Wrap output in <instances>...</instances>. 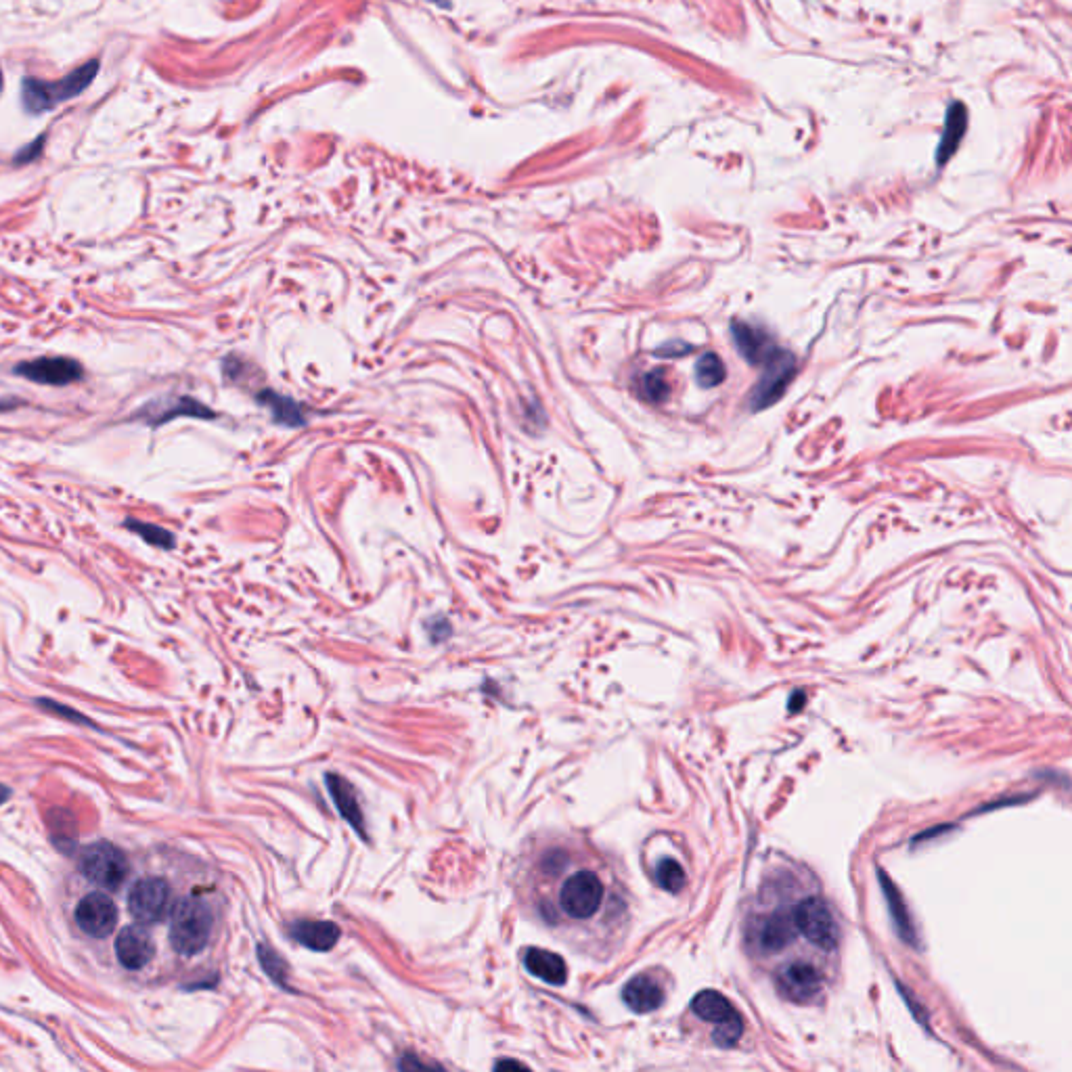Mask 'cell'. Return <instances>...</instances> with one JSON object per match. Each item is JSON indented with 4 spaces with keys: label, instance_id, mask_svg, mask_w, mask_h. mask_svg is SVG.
Segmentation results:
<instances>
[{
    "label": "cell",
    "instance_id": "9",
    "mask_svg": "<svg viewBox=\"0 0 1072 1072\" xmlns=\"http://www.w3.org/2000/svg\"><path fill=\"white\" fill-rule=\"evenodd\" d=\"M76 922L80 930L93 938H103L114 932L118 922V909L109 897L101 892L86 895L76 907Z\"/></svg>",
    "mask_w": 1072,
    "mask_h": 1072
},
{
    "label": "cell",
    "instance_id": "22",
    "mask_svg": "<svg viewBox=\"0 0 1072 1072\" xmlns=\"http://www.w3.org/2000/svg\"><path fill=\"white\" fill-rule=\"evenodd\" d=\"M124 526L128 530H132L134 534H139L141 539L153 547H160V549H172L174 547V534L162 526H155V524H147V522H139V520H126Z\"/></svg>",
    "mask_w": 1072,
    "mask_h": 1072
},
{
    "label": "cell",
    "instance_id": "18",
    "mask_svg": "<svg viewBox=\"0 0 1072 1072\" xmlns=\"http://www.w3.org/2000/svg\"><path fill=\"white\" fill-rule=\"evenodd\" d=\"M691 1010H694L698 1018H702L704 1022H712V1024H723L727 1020L740 1016L735 1012L731 1001L717 991L698 993L694 1001H691Z\"/></svg>",
    "mask_w": 1072,
    "mask_h": 1072
},
{
    "label": "cell",
    "instance_id": "16",
    "mask_svg": "<svg viewBox=\"0 0 1072 1072\" xmlns=\"http://www.w3.org/2000/svg\"><path fill=\"white\" fill-rule=\"evenodd\" d=\"M524 966L532 976L541 978L555 987L566 985V980H568V966L564 962V957L547 949H539V947L526 949Z\"/></svg>",
    "mask_w": 1072,
    "mask_h": 1072
},
{
    "label": "cell",
    "instance_id": "8",
    "mask_svg": "<svg viewBox=\"0 0 1072 1072\" xmlns=\"http://www.w3.org/2000/svg\"><path fill=\"white\" fill-rule=\"evenodd\" d=\"M15 373L34 384L67 386L80 382L84 369L78 361L67 359V356H40V359L17 365Z\"/></svg>",
    "mask_w": 1072,
    "mask_h": 1072
},
{
    "label": "cell",
    "instance_id": "1",
    "mask_svg": "<svg viewBox=\"0 0 1072 1072\" xmlns=\"http://www.w3.org/2000/svg\"><path fill=\"white\" fill-rule=\"evenodd\" d=\"M541 876L557 880V888H547L545 899L539 905L547 924L557 922H589L599 913L606 886L593 869L566 871V857L562 851H549L539 863Z\"/></svg>",
    "mask_w": 1072,
    "mask_h": 1072
},
{
    "label": "cell",
    "instance_id": "7",
    "mask_svg": "<svg viewBox=\"0 0 1072 1072\" xmlns=\"http://www.w3.org/2000/svg\"><path fill=\"white\" fill-rule=\"evenodd\" d=\"M170 886L162 878H143L132 886L128 909L134 920L143 926L160 924L168 915Z\"/></svg>",
    "mask_w": 1072,
    "mask_h": 1072
},
{
    "label": "cell",
    "instance_id": "13",
    "mask_svg": "<svg viewBox=\"0 0 1072 1072\" xmlns=\"http://www.w3.org/2000/svg\"><path fill=\"white\" fill-rule=\"evenodd\" d=\"M155 953L151 936L141 926H126L116 938V955L128 970L145 968Z\"/></svg>",
    "mask_w": 1072,
    "mask_h": 1072
},
{
    "label": "cell",
    "instance_id": "23",
    "mask_svg": "<svg viewBox=\"0 0 1072 1072\" xmlns=\"http://www.w3.org/2000/svg\"><path fill=\"white\" fill-rule=\"evenodd\" d=\"M725 365L714 352H706L696 363V377L702 388H714L725 379Z\"/></svg>",
    "mask_w": 1072,
    "mask_h": 1072
},
{
    "label": "cell",
    "instance_id": "19",
    "mask_svg": "<svg viewBox=\"0 0 1072 1072\" xmlns=\"http://www.w3.org/2000/svg\"><path fill=\"white\" fill-rule=\"evenodd\" d=\"M327 784H329L331 796H333L335 804H338V809L344 815V819H348L354 825L356 832L367 836L365 834V821H363V815H361V809H359V800H356V794H354L352 786L348 784L346 779H342L338 775H329Z\"/></svg>",
    "mask_w": 1072,
    "mask_h": 1072
},
{
    "label": "cell",
    "instance_id": "2",
    "mask_svg": "<svg viewBox=\"0 0 1072 1072\" xmlns=\"http://www.w3.org/2000/svg\"><path fill=\"white\" fill-rule=\"evenodd\" d=\"M216 915L212 905L201 897L178 901L170 915V943L178 955L193 957L210 945Z\"/></svg>",
    "mask_w": 1072,
    "mask_h": 1072
},
{
    "label": "cell",
    "instance_id": "6",
    "mask_svg": "<svg viewBox=\"0 0 1072 1072\" xmlns=\"http://www.w3.org/2000/svg\"><path fill=\"white\" fill-rule=\"evenodd\" d=\"M792 920L796 930L819 949L832 951L838 945V926L830 907L817 897L804 899L792 911Z\"/></svg>",
    "mask_w": 1072,
    "mask_h": 1072
},
{
    "label": "cell",
    "instance_id": "11",
    "mask_svg": "<svg viewBox=\"0 0 1072 1072\" xmlns=\"http://www.w3.org/2000/svg\"><path fill=\"white\" fill-rule=\"evenodd\" d=\"M731 338H733L735 350L740 352L750 365H763L779 348L775 346L771 335L765 329L748 325L744 321L731 323Z\"/></svg>",
    "mask_w": 1072,
    "mask_h": 1072
},
{
    "label": "cell",
    "instance_id": "15",
    "mask_svg": "<svg viewBox=\"0 0 1072 1072\" xmlns=\"http://www.w3.org/2000/svg\"><path fill=\"white\" fill-rule=\"evenodd\" d=\"M622 1001L627 1003L629 1010H633L635 1014H650L664 1003V991L652 976L641 974L624 985Z\"/></svg>",
    "mask_w": 1072,
    "mask_h": 1072
},
{
    "label": "cell",
    "instance_id": "25",
    "mask_svg": "<svg viewBox=\"0 0 1072 1072\" xmlns=\"http://www.w3.org/2000/svg\"><path fill=\"white\" fill-rule=\"evenodd\" d=\"M668 394H670V386L660 369L645 373L639 379V396L645 398L647 402H656L658 405V402H664L668 398Z\"/></svg>",
    "mask_w": 1072,
    "mask_h": 1072
},
{
    "label": "cell",
    "instance_id": "14",
    "mask_svg": "<svg viewBox=\"0 0 1072 1072\" xmlns=\"http://www.w3.org/2000/svg\"><path fill=\"white\" fill-rule=\"evenodd\" d=\"M289 934L296 943L312 951H329L338 945L342 936L338 926L325 920H298L289 928Z\"/></svg>",
    "mask_w": 1072,
    "mask_h": 1072
},
{
    "label": "cell",
    "instance_id": "21",
    "mask_svg": "<svg viewBox=\"0 0 1072 1072\" xmlns=\"http://www.w3.org/2000/svg\"><path fill=\"white\" fill-rule=\"evenodd\" d=\"M880 880H882L884 895H886L888 905H890V911H892V920H895V926H897L899 934L903 936V941L913 943V938H915V934H913V926H911L909 915H907V911H905V907H903V903H901L899 892L895 890V886H892L884 876H880Z\"/></svg>",
    "mask_w": 1072,
    "mask_h": 1072
},
{
    "label": "cell",
    "instance_id": "5",
    "mask_svg": "<svg viewBox=\"0 0 1072 1072\" xmlns=\"http://www.w3.org/2000/svg\"><path fill=\"white\" fill-rule=\"evenodd\" d=\"M761 367V379H758L756 386L750 390L752 411H763L784 396L796 373V356L784 348H777Z\"/></svg>",
    "mask_w": 1072,
    "mask_h": 1072
},
{
    "label": "cell",
    "instance_id": "26",
    "mask_svg": "<svg viewBox=\"0 0 1072 1072\" xmlns=\"http://www.w3.org/2000/svg\"><path fill=\"white\" fill-rule=\"evenodd\" d=\"M742 1031H744V1024H742V1018L737 1016L733 1020L717 1024V1029H714L712 1033V1039L721 1047H733L737 1041H740Z\"/></svg>",
    "mask_w": 1072,
    "mask_h": 1072
},
{
    "label": "cell",
    "instance_id": "20",
    "mask_svg": "<svg viewBox=\"0 0 1072 1072\" xmlns=\"http://www.w3.org/2000/svg\"><path fill=\"white\" fill-rule=\"evenodd\" d=\"M258 402L264 407H268L273 411V417L277 423H281V426H287V428H300L306 423V417H304V411L302 407L298 405V402L294 398H287L283 394H277L273 390H264V392H258Z\"/></svg>",
    "mask_w": 1072,
    "mask_h": 1072
},
{
    "label": "cell",
    "instance_id": "10",
    "mask_svg": "<svg viewBox=\"0 0 1072 1072\" xmlns=\"http://www.w3.org/2000/svg\"><path fill=\"white\" fill-rule=\"evenodd\" d=\"M775 982L779 993L794 1003H807L821 991V974L815 966L802 962L781 968Z\"/></svg>",
    "mask_w": 1072,
    "mask_h": 1072
},
{
    "label": "cell",
    "instance_id": "24",
    "mask_svg": "<svg viewBox=\"0 0 1072 1072\" xmlns=\"http://www.w3.org/2000/svg\"><path fill=\"white\" fill-rule=\"evenodd\" d=\"M656 882L662 890L673 892V895L681 892V888L685 886V871L681 863H677L675 859H662L656 867Z\"/></svg>",
    "mask_w": 1072,
    "mask_h": 1072
},
{
    "label": "cell",
    "instance_id": "12",
    "mask_svg": "<svg viewBox=\"0 0 1072 1072\" xmlns=\"http://www.w3.org/2000/svg\"><path fill=\"white\" fill-rule=\"evenodd\" d=\"M199 417V419H210L214 417L216 413L201 405L199 400L191 398V396H181V398H174V400H162V402H153V405H149L147 409H143L137 417L139 419H145L149 426L153 428H160L164 426L166 421H172L174 417Z\"/></svg>",
    "mask_w": 1072,
    "mask_h": 1072
},
{
    "label": "cell",
    "instance_id": "4",
    "mask_svg": "<svg viewBox=\"0 0 1072 1072\" xmlns=\"http://www.w3.org/2000/svg\"><path fill=\"white\" fill-rule=\"evenodd\" d=\"M78 867L88 882L107 890H118L130 871L126 855L111 842L88 844L78 859Z\"/></svg>",
    "mask_w": 1072,
    "mask_h": 1072
},
{
    "label": "cell",
    "instance_id": "29",
    "mask_svg": "<svg viewBox=\"0 0 1072 1072\" xmlns=\"http://www.w3.org/2000/svg\"><path fill=\"white\" fill-rule=\"evenodd\" d=\"M0 91H3V74H0Z\"/></svg>",
    "mask_w": 1072,
    "mask_h": 1072
},
{
    "label": "cell",
    "instance_id": "27",
    "mask_svg": "<svg viewBox=\"0 0 1072 1072\" xmlns=\"http://www.w3.org/2000/svg\"><path fill=\"white\" fill-rule=\"evenodd\" d=\"M687 352H691V346H687L683 342H673V344H668V346L658 350L660 356H681V354H687Z\"/></svg>",
    "mask_w": 1072,
    "mask_h": 1072
},
{
    "label": "cell",
    "instance_id": "28",
    "mask_svg": "<svg viewBox=\"0 0 1072 1072\" xmlns=\"http://www.w3.org/2000/svg\"><path fill=\"white\" fill-rule=\"evenodd\" d=\"M9 796H11V790L5 788V786H0V804H3Z\"/></svg>",
    "mask_w": 1072,
    "mask_h": 1072
},
{
    "label": "cell",
    "instance_id": "3",
    "mask_svg": "<svg viewBox=\"0 0 1072 1072\" xmlns=\"http://www.w3.org/2000/svg\"><path fill=\"white\" fill-rule=\"evenodd\" d=\"M99 72V61L93 59L86 65L78 67L70 76L61 78L59 82H42L34 78L24 80V88H21V99H24V107L30 114H42L57 107L59 103L78 97L84 88L95 80Z\"/></svg>",
    "mask_w": 1072,
    "mask_h": 1072
},
{
    "label": "cell",
    "instance_id": "17",
    "mask_svg": "<svg viewBox=\"0 0 1072 1072\" xmlns=\"http://www.w3.org/2000/svg\"><path fill=\"white\" fill-rule=\"evenodd\" d=\"M794 932H796V926L792 920V913L790 915L775 913L761 926V932H758V945L771 953L781 951L794 941Z\"/></svg>",
    "mask_w": 1072,
    "mask_h": 1072
}]
</instances>
